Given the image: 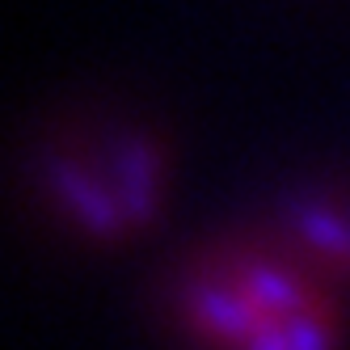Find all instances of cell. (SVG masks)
<instances>
[{
  "instance_id": "cell-3",
  "label": "cell",
  "mask_w": 350,
  "mask_h": 350,
  "mask_svg": "<svg viewBox=\"0 0 350 350\" xmlns=\"http://www.w3.org/2000/svg\"><path fill=\"white\" fill-rule=\"evenodd\" d=\"M287 237L299 245L295 258H304L312 270L329 266L350 274V203L304 198L287 211Z\"/></svg>"
},
{
  "instance_id": "cell-2",
  "label": "cell",
  "mask_w": 350,
  "mask_h": 350,
  "mask_svg": "<svg viewBox=\"0 0 350 350\" xmlns=\"http://www.w3.org/2000/svg\"><path fill=\"white\" fill-rule=\"evenodd\" d=\"M51 198L89 237H127L161 207L165 165L131 131L72 144L46 165Z\"/></svg>"
},
{
  "instance_id": "cell-1",
  "label": "cell",
  "mask_w": 350,
  "mask_h": 350,
  "mask_svg": "<svg viewBox=\"0 0 350 350\" xmlns=\"http://www.w3.org/2000/svg\"><path fill=\"white\" fill-rule=\"evenodd\" d=\"M182 317L207 350H342V312L295 254L224 249L182 283Z\"/></svg>"
}]
</instances>
